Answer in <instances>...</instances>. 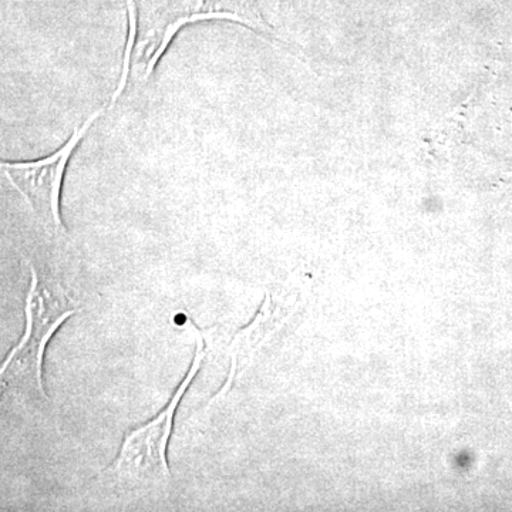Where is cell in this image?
<instances>
[{
  "label": "cell",
  "instance_id": "6da1fadb",
  "mask_svg": "<svg viewBox=\"0 0 512 512\" xmlns=\"http://www.w3.org/2000/svg\"><path fill=\"white\" fill-rule=\"evenodd\" d=\"M130 39L117 100L130 73L146 80L184 26L202 20H229L261 35H272L256 0H127Z\"/></svg>",
  "mask_w": 512,
  "mask_h": 512
},
{
  "label": "cell",
  "instance_id": "7a4b0ae2",
  "mask_svg": "<svg viewBox=\"0 0 512 512\" xmlns=\"http://www.w3.org/2000/svg\"><path fill=\"white\" fill-rule=\"evenodd\" d=\"M30 274L32 281L26 298L28 328L3 362L0 375L3 386L33 399L47 400L42 376L47 343L79 308L55 275L35 264H30Z\"/></svg>",
  "mask_w": 512,
  "mask_h": 512
},
{
  "label": "cell",
  "instance_id": "3957f363",
  "mask_svg": "<svg viewBox=\"0 0 512 512\" xmlns=\"http://www.w3.org/2000/svg\"><path fill=\"white\" fill-rule=\"evenodd\" d=\"M205 359L204 340L198 338L197 352L170 403L153 420L128 431L114 463L104 473L114 484L130 491H164L170 487L167 448L175 413Z\"/></svg>",
  "mask_w": 512,
  "mask_h": 512
},
{
  "label": "cell",
  "instance_id": "277c9868",
  "mask_svg": "<svg viewBox=\"0 0 512 512\" xmlns=\"http://www.w3.org/2000/svg\"><path fill=\"white\" fill-rule=\"evenodd\" d=\"M103 111L104 109L94 111L82 126L74 130L69 140L50 156L36 161H25V163L2 161L0 164L3 177L25 198L33 217L50 237L66 235V228L60 215V194H62L64 174L74 151Z\"/></svg>",
  "mask_w": 512,
  "mask_h": 512
}]
</instances>
